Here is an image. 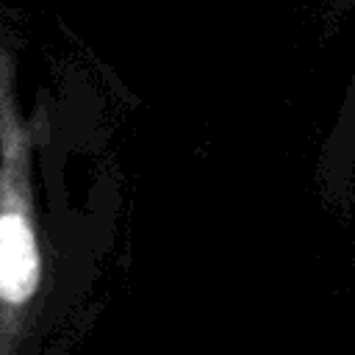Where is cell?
Here are the masks:
<instances>
[{
    "label": "cell",
    "instance_id": "1",
    "mask_svg": "<svg viewBox=\"0 0 355 355\" xmlns=\"http://www.w3.org/2000/svg\"><path fill=\"white\" fill-rule=\"evenodd\" d=\"M33 136L19 111L14 58L0 47V355H17L44 286L33 197Z\"/></svg>",
    "mask_w": 355,
    "mask_h": 355
}]
</instances>
